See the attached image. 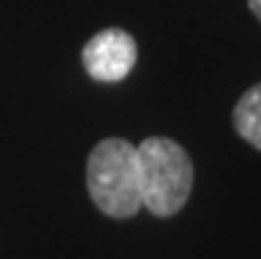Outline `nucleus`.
Wrapping results in <instances>:
<instances>
[{
    "label": "nucleus",
    "instance_id": "f257e3e1",
    "mask_svg": "<svg viewBox=\"0 0 261 259\" xmlns=\"http://www.w3.org/2000/svg\"><path fill=\"white\" fill-rule=\"evenodd\" d=\"M135 151L143 206L153 217H174L193 193L195 167L190 154L177 140L161 135H150Z\"/></svg>",
    "mask_w": 261,
    "mask_h": 259
},
{
    "label": "nucleus",
    "instance_id": "f03ea898",
    "mask_svg": "<svg viewBox=\"0 0 261 259\" xmlns=\"http://www.w3.org/2000/svg\"><path fill=\"white\" fill-rule=\"evenodd\" d=\"M85 180L93 204L114 220L135 217L143 209L137 182V151L124 138H106L87 156Z\"/></svg>",
    "mask_w": 261,
    "mask_h": 259
},
{
    "label": "nucleus",
    "instance_id": "7ed1b4c3",
    "mask_svg": "<svg viewBox=\"0 0 261 259\" xmlns=\"http://www.w3.org/2000/svg\"><path fill=\"white\" fill-rule=\"evenodd\" d=\"M137 61V42L127 29L109 27L93 35L82 48V66L98 82H121Z\"/></svg>",
    "mask_w": 261,
    "mask_h": 259
},
{
    "label": "nucleus",
    "instance_id": "20e7f679",
    "mask_svg": "<svg viewBox=\"0 0 261 259\" xmlns=\"http://www.w3.org/2000/svg\"><path fill=\"white\" fill-rule=\"evenodd\" d=\"M232 125L245 143L261 151V82L248 87L240 96V101L232 109Z\"/></svg>",
    "mask_w": 261,
    "mask_h": 259
},
{
    "label": "nucleus",
    "instance_id": "39448f33",
    "mask_svg": "<svg viewBox=\"0 0 261 259\" xmlns=\"http://www.w3.org/2000/svg\"><path fill=\"white\" fill-rule=\"evenodd\" d=\"M248 8H251V13L261 21V0H248Z\"/></svg>",
    "mask_w": 261,
    "mask_h": 259
}]
</instances>
